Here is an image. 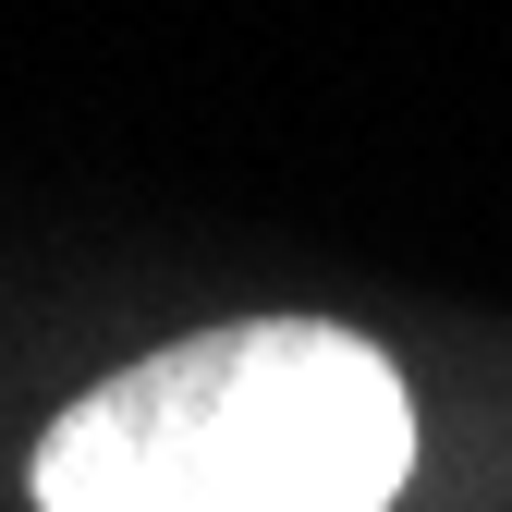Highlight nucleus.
Listing matches in <instances>:
<instances>
[{"instance_id": "1", "label": "nucleus", "mask_w": 512, "mask_h": 512, "mask_svg": "<svg viewBox=\"0 0 512 512\" xmlns=\"http://www.w3.org/2000/svg\"><path fill=\"white\" fill-rule=\"evenodd\" d=\"M403 476V366L330 317L196 330L37 439V512H391Z\"/></svg>"}]
</instances>
